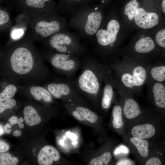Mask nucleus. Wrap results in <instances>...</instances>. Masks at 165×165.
<instances>
[{
	"mask_svg": "<svg viewBox=\"0 0 165 165\" xmlns=\"http://www.w3.org/2000/svg\"><path fill=\"white\" fill-rule=\"evenodd\" d=\"M152 63L125 57L106 64L113 74L116 90L134 95L141 93L146 85Z\"/></svg>",
	"mask_w": 165,
	"mask_h": 165,
	"instance_id": "f257e3e1",
	"label": "nucleus"
},
{
	"mask_svg": "<svg viewBox=\"0 0 165 165\" xmlns=\"http://www.w3.org/2000/svg\"><path fill=\"white\" fill-rule=\"evenodd\" d=\"M81 73L68 79L78 93L96 104L101 97L106 64L100 63L87 51L82 58Z\"/></svg>",
	"mask_w": 165,
	"mask_h": 165,
	"instance_id": "f03ea898",
	"label": "nucleus"
},
{
	"mask_svg": "<svg viewBox=\"0 0 165 165\" xmlns=\"http://www.w3.org/2000/svg\"><path fill=\"white\" fill-rule=\"evenodd\" d=\"M9 53L11 69L17 75L28 74L36 63L43 62L41 55L35 48L30 36L12 42Z\"/></svg>",
	"mask_w": 165,
	"mask_h": 165,
	"instance_id": "7ed1b4c3",
	"label": "nucleus"
},
{
	"mask_svg": "<svg viewBox=\"0 0 165 165\" xmlns=\"http://www.w3.org/2000/svg\"><path fill=\"white\" fill-rule=\"evenodd\" d=\"M105 18L98 6L87 7L71 17L68 27L74 30L80 39L90 42Z\"/></svg>",
	"mask_w": 165,
	"mask_h": 165,
	"instance_id": "20e7f679",
	"label": "nucleus"
},
{
	"mask_svg": "<svg viewBox=\"0 0 165 165\" xmlns=\"http://www.w3.org/2000/svg\"><path fill=\"white\" fill-rule=\"evenodd\" d=\"M31 30L33 40L42 41L62 30L68 28L64 17L56 12L39 16L27 21Z\"/></svg>",
	"mask_w": 165,
	"mask_h": 165,
	"instance_id": "39448f33",
	"label": "nucleus"
},
{
	"mask_svg": "<svg viewBox=\"0 0 165 165\" xmlns=\"http://www.w3.org/2000/svg\"><path fill=\"white\" fill-rule=\"evenodd\" d=\"M80 39L76 33L68 28L54 34L42 42L47 49L82 58L87 50Z\"/></svg>",
	"mask_w": 165,
	"mask_h": 165,
	"instance_id": "423d86ee",
	"label": "nucleus"
},
{
	"mask_svg": "<svg viewBox=\"0 0 165 165\" xmlns=\"http://www.w3.org/2000/svg\"><path fill=\"white\" fill-rule=\"evenodd\" d=\"M109 18L105 20H104L90 42H94V50L105 60L107 59L114 51L120 28V24L118 20Z\"/></svg>",
	"mask_w": 165,
	"mask_h": 165,
	"instance_id": "0eeeda50",
	"label": "nucleus"
},
{
	"mask_svg": "<svg viewBox=\"0 0 165 165\" xmlns=\"http://www.w3.org/2000/svg\"><path fill=\"white\" fill-rule=\"evenodd\" d=\"M43 56L57 72L68 79L72 78L82 64V58L50 49L45 50Z\"/></svg>",
	"mask_w": 165,
	"mask_h": 165,
	"instance_id": "6e6552de",
	"label": "nucleus"
},
{
	"mask_svg": "<svg viewBox=\"0 0 165 165\" xmlns=\"http://www.w3.org/2000/svg\"><path fill=\"white\" fill-rule=\"evenodd\" d=\"M46 89L53 97L68 103L86 106L87 103L78 93L68 78L48 84Z\"/></svg>",
	"mask_w": 165,
	"mask_h": 165,
	"instance_id": "1a4fd4ad",
	"label": "nucleus"
},
{
	"mask_svg": "<svg viewBox=\"0 0 165 165\" xmlns=\"http://www.w3.org/2000/svg\"><path fill=\"white\" fill-rule=\"evenodd\" d=\"M54 0H16L15 6L28 21L42 14L56 12Z\"/></svg>",
	"mask_w": 165,
	"mask_h": 165,
	"instance_id": "9d476101",
	"label": "nucleus"
},
{
	"mask_svg": "<svg viewBox=\"0 0 165 165\" xmlns=\"http://www.w3.org/2000/svg\"><path fill=\"white\" fill-rule=\"evenodd\" d=\"M95 0H59L56 11L64 17H70L79 11L96 6Z\"/></svg>",
	"mask_w": 165,
	"mask_h": 165,
	"instance_id": "9b49d317",
	"label": "nucleus"
},
{
	"mask_svg": "<svg viewBox=\"0 0 165 165\" xmlns=\"http://www.w3.org/2000/svg\"><path fill=\"white\" fill-rule=\"evenodd\" d=\"M115 90L116 88L114 75L107 66L104 78L101 96V105L103 109L107 110L110 108L115 94Z\"/></svg>",
	"mask_w": 165,
	"mask_h": 165,
	"instance_id": "f8f14e48",
	"label": "nucleus"
},
{
	"mask_svg": "<svg viewBox=\"0 0 165 165\" xmlns=\"http://www.w3.org/2000/svg\"><path fill=\"white\" fill-rule=\"evenodd\" d=\"M133 19L137 26L145 29L153 28L158 24L159 21L157 13L147 12L144 8L139 7L135 12Z\"/></svg>",
	"mask_w": 165,
	"mask_h": 165,
	"instance_id": "ddd939ff",
	"label": "nucleus"
},
{
	"mask_svg": "<svg viewBox=\"0 0 165 165\" xmlns=\"http://www.w3.org/2000/svg\"><path fill=\"white\" fill-rule=\"evenodd\" d=\"M155 49V44L152 38L148 36L142 38L135 43L132 50L131 49V51H133V56L131 57L142 59L149 62L147 60L146 57L153 53Z\"/></svg>",
	"mask_w": 165,
	"mask_h": 165,
	"instance_id": "4468645a",
	"label": "nucleus"
},
{
	"mask_svg": "<svg viewBox=\"0 0 165 165\" xmlns=\"http://www.w3.org/2000/svg\"><path fill=\"white\" fill-rule=\"evenodd\" d=\"M165 83L148 79L146 85L149 95L153 97L154 103L158 108H165Z\"/></svg>",
	"mask_w": 165,
	"mask_h": 165,
	"instance_id": "2eb2a0df",
	"label": "nucleus"
},
{
	"mask_svg": "<svg viewBox=\"0 0 165 165\" xmlns=\"http://www.w3.org/2000/svg\"><path fill=\"white\" fill-rule=\"evenodd\" d=\"M124 98L122 110L124 116L132 119L139 116L141 113L137 102L132 97L133 95L120 90H116Z\"/></svg>",
	"mask_w": 165,
	"mask_h": 165,
	"instance_id": "dca6fc26",
	"label": "nucleus"
},
{
	"mask_svg": "<svg viewBox=\"0 0 165 165\" xmlns=\"http://www.w3.org/2000/svg\"><path fill=\"white\" fill-rule=\"evenodd\" d=\"M61 157L58 151L51 145H46L41 148L38 153L37 161L40 165H51L58 161Z\"/></svg>",
	"mask_w": 165,
	"mask_h": 165,
	"instance_id": "f3484780",
	"label": "nucleus"
},
{
	"mask_svg": "<svg viewBox=\"0 0 165 165\" xmlns=\"http://www.w3.org/2000/svg\"><path fill=\"white\" fill-rule=\"evenodd\" d=\"M28 24L24 16L21 13L16 18V24L12 27L10 32L11 42L19 40L24 36Z\"/></svg>",
	"mask_w": 165,
	"mask_h": 165,
	"instance_id": "a211bd4d",
	"label": "nucleus"
},
{
	"mask_svg": "<svg viewBox=\"0 0 165 165\" xmlns=\"http://www.w3.org/2000/svg\"><path fill=\"white\" fill-rule=\"evenodd\" d=\"M148 78L165 83V64L164 61L157 60L151 63L148 70Z\"/></svg>",
	"mask_w": 165,
	"mask_h": 165,
	"instance_id": "6ab92c4d",
	"label": "nucleus"
},
{
	"mask_svg": "<svg viewBox=\"0 0 165 165\" xmlns=\"http://www.w3.org/2000/svg\"><path fill=\"white\" fill-rule=\"evenodd\" d=\"M131 133L133 137L139 139H148L154 135L155 129L152 124L146 123L135 126Z\"/></svg>",
	"mask_w": 165,
	"mask_h": 165,
	"instance_id": "aec40b11",
	"label": "nucleus"
},
{
	"mask_svg": "<svg viewBox=\"0 0 165 165\" xmlns=\"http://www.w3.org/2000/svg\"><path fill=\"white\" fill-rule=\"evenodd\" d=\"M31 94L36 100H43L47 103H50L53 101V96L45 88L41 86H33L30 89Z\"/></svg>",
	"mask_w": 165,
	"mask_h": 165,
	"instance_id": "412c9836",
	"label": "nucleus"
},
{
	"mask_svg": "<svg viewBox=\"0 0 165 165\" xmlns=\"http://www.w3.org/2000/svg\"><path fill=\"white\" fill-rule=\"evenodd\" d=\"M23 113L26 123L32 126L39 124L41 121V119L36 110L31 106L28 105L24 108Z\"/></svg>",
	"mask_w": 165,
	"mask_h": 165,
	"instance_id": "4be33fe9",
	"label": "nucleus"
},
{
	"mask_svg": "<svg viewBox=\"0 0 165 165\" xmlns=\"http://www.w3.org/2000/svg\"><path fill=\"white\" fill-rule=\"evenodd\" d=\"M130 141L136 147L141 156L144 158L148 156L149 152V144L146 140L133 137L130 139Z\"/></svg>",
	"mask_w": 165,
	"mask_h": 165,
	"instance_id": "5701e85b",
	"label": "nucleus"
},
{
	"mask_svg": "<svg viewBox=\"0 0 165 165\" xmlns=\"http://www.w3.org/2000/svg\"><path fill=\"white\" fill-rule=\"evenodd\" d=\"M112 124L116 129L122 127L123 125L122 118V108L119 105H115L112 111Z\"/></svg>",
	"mask_w": 165,
	"mask_h": 165,
	"instance_id": "b1692460",
	"label": "nucleus"
},
{
	"mask_svg": "<svg viewBox=\"0 0 165 165\" xmlns=\"http://www.w3.org/2000/svg\"><path fill=\"white\" fill-rule=\"evenodd\" d=\"M112 158L111 153L106 152L100 156L92 159L89 162L90 165H106L110 162Z\"/></svg>",
	"mask_w": 165,
	"mask_h": 165,
	"instance_id": "393cba45",
	"label": "nucleus"
},
{
	"mask_svg": "<svg viewBox=\"0 0 165 165\" xmlns=\"http://www.w3.org/2000/svg\"><path fill=\"white\" fill-rule=\"evenodd\" d=\"M17 91V88L13 84L7 86L0 93V101H4L13 97Z\"/></svg>",
	"mask_w": 165,
	"mask_h": 165,
	"instance_id": "a878e982",
	"label": "nucleus"
},
{
	"mask_svg": "<svg viewBox=\"0 0 165 165\" xmlns=\"http://www.w3.org/2000/svg\"><path fill=\"white\" fill-rule=\"evenodd\" d=\"M138 6L139 3L137 0H132L126 5L124 9V14L129 20H133L135 12Z\"/></svg>",
	"mask_w": 165,
	"mask_h": 165,
	"instance_id": "bb28decb",
	"label": "nucleus"
},
{
	"mask_svg": "<svg viewBox=\"0 0 165 165\" xmlns=\"http://www.w3.org/2000/svg\"><path fill=\"white\" fill-rule=\"evenodd\" d=\"M0 161L2 164L4 165H16L19 162L17 158L12 157L8 153H0Z\"/></svg>",
	"mask_w": 165,
	"mask_h": 165,
	"instance_id": "cd10ccee",
	"label": "nucleus"
},
{
	"mask_svg": "<svg viewBox=\"0 0 165 165\" xmlns=\"http://www.w3.org/2000/svg\"><path fill=\"white\" fill-rule=\"evenodd\" d=\"M156 42L160 47L163 50L165 48V29L159 31L155 36Z\"/></svg>",
	"mask_w": 165,
	"mask_h": 165,
	"instance_id": "c85d7f7f",
	"label": "nucleus"
},
{
	"mask_svg": "<svg viewBox=\"0 0 165 165\" xmlns=\"http://www.w3.org/2000/svg\"><path fill=\"white\" fill-rule=\"evenodd\" d=\"M16 100L13 98L5 101L4 102L0 101V114L6 109L12 108L16 105Z\"/></svg>",
	"mask_w": 165,
	"mask_h": 165,
	"instance_id": "c756f323",
	"label": "nucleus"
},
{
	"mask_svg": "<svg viewBox=\"0 0 165 165\" xmlns=\"http://www.w3.org/2000/svg\"><path fill=\"white\" fill-rule=\"evenodd\" d=\"M11 20L9 14L3 10L0 9V26L8 24L11 25Z\"/></svg>",
	"mask_w": 165,
	"mask_h": 165,
	"instance_id": "7c9ffc66",
	"label": "nucleus"
},
{
	"mask_svg": "<svg viewBox=\"0 0 165 165\" xmlns=\"http://www.w3.org/2000/svg\"><path fill=\"white\" fill-rule=\"evenodd\" d=\"M129 152V148L126 146L124 145H121L118 147L115 150L114 154L115 155H117L120 153H123L124 154H128Z\"/></svg>",
	"mask_w": 165,
	"mask_h": 165,
	"instance_id": "2f4dec72",
	"label": "nucleus"
},
{
	"mask_svg": "<svg viewBox=\"0 0 165 165\" xmlns=\"http://www.w3.org/2000/svg\"><path fill=\"white\" fill-rule=\"evenodd\" d=\"M162 163L160 159L156 157H152L146 162V165H161Z\"/></svg>",
	"mask_w": 165,
	"mask_h": 165,
	"instance_id": "473e14b6",
	"label": "nucleus"
},
{
	"mask_svg": "<svg viewBox=\"0 0 165 165\" xmlns=\"http://www.w3.org/2000/svg\"><path fill=\"white\" fill-rule=\"evenodd\" d=\"M9 145L6 142L0 141V152L4 153L8 151L9 149Z\"/></svg>",
	"mask_w": 165,
	"mask_h": 165,
	"instance_id": "72a5a7b5",
	"label": "nucleus"
},
{
	"mask_svg": "<svg viewBox=\"0 0 165 165\" xmlns=\"http://www.w3.org/2000/svg\"><path fill=\"white\" fill-rule=\"evenodd\" d=\"M116 164L117 165H131L133 164L130 160L128 159H123L119 160Z\"/></svg>",
	"mask_w": 165,
	"mask_h": 165,
	"instance_id": "f704fd0d",
	"label": "nucleus"
},
{
	"mask_svg": "<svg viewBox=\"0 0 165 165\" xmlns=\"http://www.w3.org/2000/svg\"><path fill=\"white\" fill-rule=\"evenodd\" d=\"M9 121L12 125H14L16 124H18V120L17 116H13L11 117L9 119Z\"/></svg>",
	"mask_w": 165,
	"mask_h": 165,
	"instance_id": "c9c22d12",
	"label": "nucleus"
},
{
	"mask_svg": "<svg viewBox=\"0 0 165 165\" xmlns=\"http://www.w3.org/2000/svg\"><path fill=\"white\" fill-rule=\"evenodd\" d=\"M4 132L6 134H9L11 130V126L10 124L7 123L4 127Z\"/></svg>",
	"mask_w": 165,
	"mask_h": 165,
	"instance_id": "e433bc0d",
	"label": "nucleus"
},
{
	"mask_svg": "<svg viewBox=\"0 0 165 165\" xmlns=\"http://www.w3.org/2000/svg\"><path fill=\"white\" fill-rule=\"evenodd\" d=\"M21 132L19 130H15L13 133V135L15 137H19L21 135Z\"/></svg>",
	"mask_w": 165,
	"mask_h": 165,
	"instance_id": "4c0bfd02",
	"label": "nucleus"
},
{
	"mask_svg": "<svg viewBox=\"0 0 165 165\" xmlns=\"http://www.w3.org/2000/svg\"><path fill=\"white\" fill-rule=\"evenodd\" d=\"M161 7L163 13H165V0H163L161 3Z\"/></svg>",
	"mask_w": 165,
	"mask_h": 165,
	"instance_id": "58836bf2",
	"label": "nucleus"
},
{
	"mask_svg": "<svg viewBox=\"0 0 165 165\" xmlns=\"http://www.w3.org/2000/svg\"><path fill=\"white\" fill-rule=\"evenodd\" d=\"M4 130L2 126L0 124V135L3 134H4Z\"/></svg>",
	"mask_w": 165,
	"mask_h": 165,
	"instance_id": "ea45409f",
	"label": "nucleus"
},
{
	"mask_svg": "<svg viewBox=\"0 0 165 165\" xmlns=\"http://www.w3.org/2000/svg\"><path fill=\"white\" fill-rule=\"evenodd\" d=\"M18 125L19 127L21 129L23 128H24V125L23 124L21 123H19Z\"/></svg>",
	"mask_w": 165,
	"mask_h": 165,
	"instance_id": "a19ab883",
	"label": "nucleus"
}]
</instances>
